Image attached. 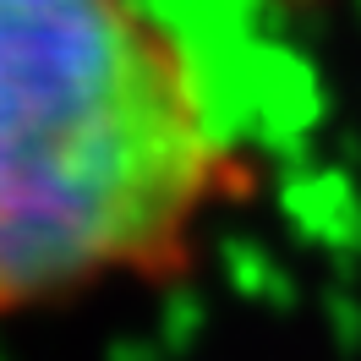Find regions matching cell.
I'll return each mask as SVG.
<instances>
[{
  "label": "cell",
  "instance_id": "cell-1",
  "mask_svg": "<svg viewBox=\"0 0 361 361\" xmlns=\"http://www.w3.org/2000/svg\"><path fill=\"white\" fill-rule=\"evenodd\" d=\"M252 186L154 0H0V329L180 279Z\"/></svg>",
  "mask_w": 361,
  "mask_h": 361
}]
</instances>
